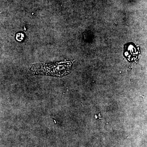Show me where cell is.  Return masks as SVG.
<instances>
[{"mask_svg": "<svg viewBox=\"0 0 147 147\" xmlns=\"http://www.w3.org/2000/svg\"><path fill=\"white\" fill-rule=\"evenodd\" d=\"M74 62V61L31 64L29 67V72L32 75L62 77L71 72Z\"/></svg>", "mask_w": 147, "mask_h": 147, "instance_id": "cell-1", "label": "cell"}, {"mask_svg": "<svg viewBox=\"0 0 147 147\" xmlns=\"http://www.w3.org/2000/svg\"><path fill=\"white\" fill-rule=\"evenodd\" d=\"M25 36L22 33H18L16 34V40L19 42H22L24 40Z\"/></svg>", "mask_w": 147, "mask_h": 147, "instance_id": "cell-2", "label": "cell"}]
</instances>
